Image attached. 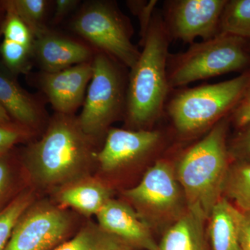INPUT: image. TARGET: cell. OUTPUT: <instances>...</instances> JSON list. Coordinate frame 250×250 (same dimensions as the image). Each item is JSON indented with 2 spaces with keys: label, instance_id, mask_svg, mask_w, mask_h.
<instances>
[{
  "label": "cell",
  "instance_id": "cell-1",
  "mask_svg": "<svg viewBox=\"0 0 250 250\" xmlns=\"http://www.w3.org/2000/svg\"><path fill=\"white\" fill-rule=\"evenodd\" d=\"M93 142L82 131L77 118L57 113L42 137L26 149L24 164L40 187L69 185L82 179L96 159Z\"/></svg>",
  "mask_w": 250,
  "mask_h": 250
},
{
  "label": "cell",
  "instance_id": "cell-2",
  "mask_svg": "<svg viewBox=\"0 0 250 250\" xmlns=\"http://www.w3.org/2000/svg\"><path fill=\"white\" fill-rule=\"evenodd\" d=\"M228 121L224 118L207 136L181 157L175 174L188 209L207 220L223 197L229 169L226 137Z\"/></svg>",
  "mask_w": 250,
  "mask_h": 250
},
{
  "label": "cell",
  "instance_id": "cell-3",
  "mask_svg": "<svg viewBox=\"0 0 250 250\" xmlns=\"http://www.w3.org/2000/svg\"><path fill=\"white\" fill-rule=\"evenodd\" d=\"M143 48L131 68L126 93V119L143 129L161 114L168 88L169 33L165 23L153 17L143 36Z\"/></svg>",
  "mask_w": 250,
  "mask_h": 250
},
{
  "label": "cell",
  "instance_id": "cell-4",
  "mask_svg": "<svg viewBox=\"0 0 250 250\" xmlns=\"http://www.w3.org/2000/svg\"><path fill=\"white\" fill-rule=\"evenodd\" d=\"M250 85V72L232 80L184 90L169 105V113L180 134H195L218 123L234 109Z\"/></svg>",
  "mask_w": 250,
  "mask_h": 250
},
{
  "label": "cell",
  "instance_id": "cell-5",
  "mask_svg": "<svg viewBox=\"0 0 250 250\" xmlns=\"http://www.w3.org/2000/svg\"><path fill=\"white\" fill-rule=\"evenodd\" d=\"M249 53L246 40L225 33L192 43L187 52L174 59L173 67L167 75L169 86H182L243 70L250 64Z\"/></svg>",
  "mask_w": 250,
  "mask_h": 250
},
{
  "label": "cell",
  "instance_id": "cell-6",
  "mask_svg": "<svg viewBox=\"0 0 250 250\" xmlns=\"http://www.w3.org/2000/svg\"><path fill=\"white\" fill-rule=\"evenodd\" d=\"M92 65L93 77L77 120L82 131L94 141L125 109L126 96L121 72L110 56L95 54Z\"/></svg>",
  "mask_w": 250,
  "mask_h": 250
},
{
  "label": "cell",
  "instance_id": "cell-7",
  "mask_svg": "<svg viewBox=\"0 0 250 250\" xmlns=\"http://www.w3.org/2000/svg\"><path fill=\"white\" fill-rule=\"evenodd\" d=\"M77 34L104 53L131 68L141 52L133 45L121 15L108 3L94 2L85 6L72 22Z\"/></svg>",
  "mask_w": 250,
  "mask_h": 250
},
{
  "label": "cell",
  "instance_id": "cell-8",
  "mask_svg": "<svg viewBox=\"0 0 250 250\" xmlns=\"http://www.w3.org/2000/svg\"><path fill=\"white\" fill-rule=\"evenodd\" d=\"M141 214L152 223L176 221L182 210L184 195L172 166L159 161L148 169L136 187L125 192ZM185 199V198H184Z\"/></svg>",
  "mask_w": 250,
  "mask_h": 250
},
{
  "label": "cell",
  "instance_id": "cell-9",
  "mask_svg": "<svg viewBox=\"0 0 250 250\" xmlns=\"http://www.w3.org/2000/svg\"><path fill=\"white\" fill-rule=\"evenodd\" d=\"M71 219L49 204L31 205L15 227L4 250H52L70 232Z\"/></svg>",
  "mask_w": 250,
  "mask_h": 250
},
{
  "label": "cell",
  "instance_id": "cell-10",
  "mask_svg": "<svg viewBox=\"0 0 250 250\" xmlns=\"http://www.w3.org/2000/svg\"><path fill=\"white\" fill-rule=\"evenodd\" d=\"M226 0H180L172 1L167 16L169 34L185 42L197 38L209 40L220 34Z\"/></svg>",
  "mask_w": 250,
  "mask_h": 250
},
{
  "label": "cell",
  "instance_id": "cell-11",
  "mask_svg": "<svg viewBox=\"0 0 250 250\" xmlns=\"http://www.w3.org/2000/svg\"><path fill=\"white\" fill-rule=\"evenodd\" d=\"M92 77L91 61L59 72H43L39 85L57 113L72 116L83 105Z\"/></svg>",
  "mask_w": 250,
  "mask_h": 250
},
{
  "label": "cell",
  "instance_id": "cell-12",
  "mask_svg": "<svg viewBox=\"0 0 250 250\" xmlns=\"http://www.w3.org/2000/svg\"><path fill=\"white\" fill-rule=\"evenodd\" d=\"M160 140L159 131L111 129L96 160L105 172L118 170L152 152Z\"/></svg>",
  "mask_w": 250,
  "mask_h": 250
},
{
  "label": "cell",
  "instance_id": "cell-13",
  "mask_svg": "<svg viewBox=\"0 0 250 250\" xmlns=\"http://www.w3.org/2000/svg\"><path fill=\"white\" fill-rule=\"evenodd\" d=\"M96 215L100 228L131 248L158 250L148 224L124 202L110 199Z\"/></svg>",
  "mask_w": 250,
  "mask_h": 250
},
{
  "label": "cell",
  "instance_id": "cell-14",
  "mask_svg": "<svg viewBox=\"0 0 250 250\" xmlns=\"http://www.w3.org/2000/svg\"><path fill=\"white\" fill-rule=\"evenodd\" d=\"M32 52L44 72H56L91 62L93 52L77 41L49 31L34 40Z\"/></svg>",
  "mask_w": 250,
  "mask_h": 250
},
{
  "label": "cell",
  "instance_id": "cell-15",
  "mask_svg": "<svg viewBox=\"0 0 250 250\" xmlns=\"http://www.w3.org/2000/svg\"><path fill=\"white\" fill-rule=\"evenodd\" d=\"M0 104L21 126L36 128L43 117L39 103L11 77L0 72Z\"/></svg>",
  "mask_w": 250,
  "mask_h": 250
},
{
  "label": "cell",
  "instance_id": "cell-16",
  "mask_svg": "<svg viewBox=\"0 0 250 250\" xmlns=\"http://www.w3.org/2000/svg\"><path fill=\"white\" fill-rule=\"evenodd\" d=\"M243 212L226 197H222L209 217L212 250H241L239 229Z\"/></svg>",
  "mask_w": 250,
  "mask_h": 250
},
{
  "label": "cell",
  "instance_id": "cell-17",
  "mask_svg": "<svg viewBox=\"0 0 250 250\" xmlns=\"http://www.w3.org/2000/svg\"><path fill=\"white\" fill-rule=\"evenodd\" d=\"M205 220L187 209L167 229L158 244V250H208Z\"/></svg>",
  "mask_w": 250,
  "mask_h": 250
},
{
  "label": "cell",
  "instance_id": "cell-18",
  "mask_svg": "<svg viewBox=\"0 0 250 250\" xmlns=\"http://www.w3.org/2000/svg\"><path fill=\"white\" fill-rule=\"evenodd\" d=\"M111 198V190L98 181L76 182L67 185L59 195L62 205L85 215H97Z\"/></svg>",
  "mask_w": 250,
  "mask_h": 250
},
{
  "label": "cell",
  "instance_id": "cell-19",
  "mask_svg": "<svg viewBox=\"0 0 250 250\" xmlns=\"http://www.w3.org/2000/svg\"><path fill=\"white\" fill-rule=\"evenodd\" d=\"M132 248L100 226L90 224L70 241L52 250H131Z\"/></svg>",
  "mask_w": 250,
  "mask_h": 250
},
{
  "label": "cell",
  "instance_id": "cell-20",
  "mask_svg": "<svg viewBox=\"0 0 250 250\" xmlns=\"http://www.w3.org/2000/svg\"><path fill=\"white\" fill-rule=\"evenodd\" d=\"M223 193L241 211L250 213V160L236 161L230 166Z\"/></svg>",
  "mask_w": 250,
  "mask_h": 250
},
{
  "label": "cell",
  "instance_id": "cell-21",
  "mask_svg": "<svg viewBox=\"0 0 250 250\" xmlns=\"http://www.w3.org/2000/svg\"><path fill=\"white\" fill-rule=\"evenodd\" d=\"M220 33L250 39V0L228 1L220 22Z\"/></svg>",
  "mask_w": 250,
  "mask_h": 250
},
{
  "label": "cell",
  "instance_id": "cell-22",
  "mask_svg": "<svg viewBox=\"0 0 250 250\" xmlns=\"http://www.w3.org/2000/svg\"><path fill=\"white\" fill-rule=\"evenodd\" d=\"M33 199L31 192H21L0 210V250H4L18 220L32 205Z\"/></svg>",
  "mask_w": 250,
  "mask_h": 250
},
{
  "label": "cell",
  "instance_id": "cell-23",
  "mask_svg": "<svg viewBox=\"0 0 250 250\" xmlns=\"http://www.w3.org/2000/svg\"><path fill=\"white\" fill-rule=\"evenodd\" d=\"M11 5L20 18L30 29L34 39H38L48 32L44 25V18L47 11L45 0H15Z\"/></svg>",
  "mask_w": 250,
  "mask_h": 250
},
{
  "label": "cell",
  "instance_id": "cell-24",
  "mask_svg": "<svg viewBox=\"0 0 250 250\" xmlns=\"http://www.w3.org/2000/svg\"><path fill=\"white\" fill-rule=\"evenodd\" d=\"M6 5L7 16L3 27L4 39L32 49L35 39L30 29L15 11L11 2L9 1Z\"/></svg>",
  "mask_w": 250,
  "mask_h": 250
},
{
  "label": "cell",
  "instance_id": "cell-25",
  "mask_svg": "<svg viewBox=\"0 0 250 250\" xmlns=\"http://www.w3.org/2000/svg\"><path fill=\"white\" fill-rule=\"evenodd\" d=\"M0 52L5 63L11 70H22L27 62L32 49L18 42L4 39L0 46Z\"/></svg>",
  "mask_w": 250,
  "mask_h": 250
},
{
  "label": "cell",
  "instance_id": "cell-26",
  "mask_svg": "<svg viewBox=\"0 0 250 250\" xmlns=\"http://www.w3.org/2000/svg\"><path fill=\"white\" fill-rule=\"evenodd\" d=\"M244 129L228 148L230 158L236 161L250 160V125Z\"/></svg>",
  "mask_w": 250,
  "mask_h": 250
},
{
  "label": "cell",
  "instance_id": "cell-27",
  "mask_svg": "<svg viewBox=\"0 0 250 250\" xmlns=\"http://www.w3.org/2000/svg\"><path fill=\"white\" fill-rule=\"evenodd\" d=\"M24 136V131L16 126L0 125V156L4 155Z\"/></svg>",
  "mask_w": 250,
  "mask_h": 250
},
{
  "label": "cell",
  "instance_id": "cell-28",
  "mask_svg": "<svg viewBox=\"0 0 250 250\" xmlns=\"http://www.w3.org/2000/svg\"><path fill=\"white\" fill-rule=\"evenodd\" d=\"M232 119L238 128H245L250 125V85L233 110Z\"/></svg>",
  "mask_w": 250,
  "mask_h": 250
},
{
  "label": "cell",
  "instance_id": "cell-29",
  "mask_svg": "<svg viewBox=\"0 0 250 250\" xmlns=\"http://www.w3.org/2000/svg\"><path fill=\"white\" fill-rule=\"evenodd\" d=\"M12 183L13 174L11 166L5 154L0 156V207L9 193Z\"/></svg>",
  "mask_w": 250,
  "mask_h": 250
},
{
  "label": "cell",
  "instance_id": "cell-30",
  "mask_svg": "<svg viewBox=\"0 0 250 250\" xmlns=\"http://www.w3.org/2000/svg\"><path fill=\"white\" fill-rule=\"evenodd\" d=\"M80 1L78 0H57L55 1V11L53 22L57 23L62 21L67 14L76 8Z\"/></svg>",
  "mask_w": 250,
  "mask_h": 250
},
{
  "label": "cell",
  "instance_id": "cell-31",
  "mask_svg": "<svg viewBox=\"0 0 250 250\" xmlns=\"http://www.w3.org/2000/svg\"><path fill=\"white\" fill-rule=\"evenodd\" d=\"M239 243L241 250H250V213L243 212L239 229Z\"/></svg>",
  "mask_w": 250,
  "mask_h": 250
},
{
  "label": "cell",
  "instance_id": "cell-32",
  "mask_svg": "<svg viewBox=\"0 0 250 250\" xmlns=\"http://www.w3.org/2000/svg\"><path fill=\"white\" fill-rule=\"evenodd\" d=\"M0 125L1 126H11V118L7 111L0 104Z\"/></svg>",
  "mask_w": 250,
  "mask_h": 250
},
{
  "label": "cell",
  "instance_id": "cell-33",
  "mask_svg": "<svg viewBox=\"0 0 250 250\" xmlns=\"http://www.w3.org/2000/svg\"><path fill=\"white\" fill-rule=\"evenodd\" d=\"M249 49H250V47H249Z\"/></svg>",
  "mask_w": 250,
  "mask_h": 250
}]
</instances>
